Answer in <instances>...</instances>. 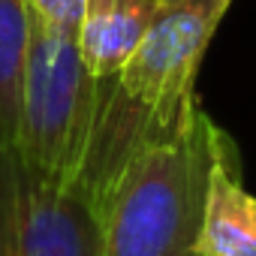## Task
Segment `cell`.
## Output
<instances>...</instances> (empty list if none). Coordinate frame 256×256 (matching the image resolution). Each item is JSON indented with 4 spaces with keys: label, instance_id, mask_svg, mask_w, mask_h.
Wrapping results in <instances>:
<instances>
[{
    "label": "cell",
    "instance_id": "5",
    "mask_svg": "<svg viewBox=\"0 0 256 256\" xmlns=\"http://www.w3.org/2000/svg\"><path fill=\"white\" fill-rule=\"evenodd\" d=\"M202 247L205 256H256V196L241 181V157L232 136L211 169Z\"/></svg>",
    "mask_w": 256,
    "mask_h": 256
},
{
    "label": "cell",
    "instance_id": "4",
    "mask_svg": "<svg viewBox=\"0 0 256 256\" xmlns=\"http://www.w3.org/2000/svg\"><path fill=\"white\" fill-rule=\"evenodd\" d=\"M0 256H102V220L72 187L0 148Z\"/></svg>",
    "mask_w": 256,
    "mask_h": 256
},
{
    "label": "cell",
    "instance_id": "2",
    "mask_svg": "<svg viewBox=\"0 0 256 256\" xmlns=\"http://www.w3.org/2000/svg\"><path fill=\"white\" fill-rule=\"evenodd\" d=\"M229 133L196 106L181 130L124 172L102 214V256H205V202Z\"/></svg>",
    "mask_w": 256,
    "mask_h": 256
},
{
    "label": "cell",
    "instance_id": "7",
    "mask_svg": "<svg viewBox=\"0 0 256 256\" xmlns=\"http://www.w3.org/2000/svg\"><path fill=\"white\" fill-rule=\"evenodd\" d=\"M30 42L28 0H0V148H16Z\"/></svg>",
    "mask_w": 256,
    "mask_h": 256
},
{
    "label": "cell",
    "instance_id": "6",
    "mask_svg": "<svg viewBox=\"0 0 256 256\" xmlns=\"http://www.w3.org/2000/svg\"><path fill=\"white\" fill-rule=\"evenodd\" d=\"M157 0H84L78 52L94 78L118 76L151 28Z\"/></svg>",
    "mask_w": 256,
    "mask_h": 256
},
{
    "label": "cell",
    "instance_id": "8",
    "mask_svg": "<svg viewBox=\"0 0 256 256\" xmlns=\"http://www.w3.org/2000/svg\"><path fill=\"white\" fill-rule=\"evenodd\" d=\"M82 6H84V0H28V10L40 22H46L48 28H54L66 36L78 34Z\"/></svg>",
    "mask_w": 256,
    "mask_h": 256
},
{
    "label": "cell",
    "instance_id": "1",
    "mask_svg": "<svg viewBox=\"0 0 256 256\" xmlns=\"http://www.w3.org/2000/svg\"><path fill=\"white\" fill-rule=\"evenodd\" d=\"M232 0H157L148 34L126 66L100 78V106L76 193L106 214L124 172L190 120L199 64Z\"/></svg>",
    "mask_w": 256,
    "mask_h": 256
},
{
    "label": "cell",
    "instance_id": "3",
    "mask_svg": "<svg viewBox=\"0 0 256 256\" xmlns=\"http://www.w3.org/2000/svg\"><path fill=\"white\" fill-rule=\"evenodd\" d=\"M100 106V78L66 36L30 12L16 151L58 184L76 187Z\"/></svg>",
    "mask_w": 256,
    "mask_h": 256
}]
</instances>
